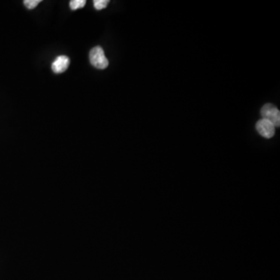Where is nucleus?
I'll use <instances>...</instances> for the list:
<instances>
[{
  "label": "nucleus",
  "instance_id": "obj_1",
  "mask_svg": "<svg viewBox=\"0 0 280 280\" xmlns=\"http://www.w3.org/2000/svg\"><path fill=\"white\" fill-rule=\"evenodd\" d=\"M90 62L93 67L99 70H104L109 65V60L104 55V49L100 46L93 48L90 52Z\"/></svg>",
  "mask_w": 280,
  "mask_h": 280
},
{
  "label": "nucleus",
  "instance_id": "obj_2",
  "mask_svg": "<svg viewBox=\"0 0 280 280\" xmlns=\"http://www.w3.org/2000/svg\"><path fill=\"white\" fill-rule=\"evenodd\" d=\"M263 118L272 122L275 127L280 126V112L277 107L271 104H266L261 110Z\"/></svg>",
  "mask_w": 280,
  "mask_h": 280
},
{
  "label": "nucleus",
  "instance_id": "obj_3",
  "mask_svg": "<svg viewBox=\"0 0 280 280\" xmlns=\"http://www.w3.org/2000/svg\"><path fill=\"white\" fill-rule=\"evenodd\" d=\"M256 130L259 134L266 139H271L275 135V125L264 118L259 120L256 123Z\"/></svg>",
  "mask_w": 280,
  "mask_h": 280
},
{
  "label": "nucleus",
  "instance_id": "obj_4",
  "mask_svg": "<svg viewBox=\"0 0 280 280\" xmlns=\"http://www.w3.org/2000/svg\"><path fill=\"white\" fill-rule=\"evenodd\" d=\"M70 64V59L67 55H59L52 64V71L55 73H62L67 71Z\"/></svg>",
  "mask_w": 280,
  "mask_h": 280
},
{
  "label": "nucleus",
  "instance_id": "obj_5",
  "mask_svg": "<svg viewBox=\"0 0 280 280\" xmlns=\"http://www.w3.org/2000/svg\"><path fill=\"white\" fill-rule=\"evenodd\" d=\"M86 4V0H72L70 3V7L72 10H76L84 7Z\"/></svg>",
  "mask_w": 280,
  "mask_h": 280
},
{
  "label": "nucleus",
  "instance_id": "obj_6",
  "mask_svg": "<svg viewBox=\"0 0 280 280\" xmlns=\"http://www.w3.org/2000/svg\"><path fill=\"white\" fill-rule=\"evenodd\" d=\"M109 0H94V7L96 10H101L106 8L109 5Z\"/></svg>",
  "mask_w": 280,
  "mask_h": 280
},
{
  "label": "nucleus",
  "instance_id": "obj_7",
  "mask_svg": "<svg viewBox=\"0 0 280 280\" xmlns=\"http://www.w3.org/2000/svg\"><path fill=\"white\" fill-rule=\"evenodd\" d=\"M41 2V0H25L24 4L27 8L29 9V10H33V9L37 7V6Z\"/></svg>",
  "mask_w": 280,
  "mask_h": 280
}]
</instances>
